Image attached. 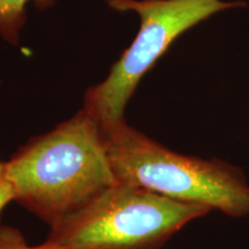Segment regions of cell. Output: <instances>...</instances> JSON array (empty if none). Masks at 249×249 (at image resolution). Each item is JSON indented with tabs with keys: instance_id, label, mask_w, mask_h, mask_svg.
<instances>
[{
	"instance_id": "cell-1",
	"label": "cell",
	"mask_w": 249,
	"mask_h": 249,
	"mask_svg": "<svg viewBox=\"0 0 249 249\" xmlns=\"http://www.w3.org/2000/svg\"><path fill=\"white\" fill-rule=\"evenodd\" d=\"M2 171L14 201L50 227L117 182L101 128L83 108L30 140L2 161Z\"/></svg>"
},
{
	"instance_id": "cell-2",
	"label": "cell",
	"mask_w": 249,
	"mask_h": 249,
	"mask_svg": "<svg viewBox=\"0 0 249 249\" xmlns=\"http://www.w3.org/2000/svg\"><path fill=\"white\" fill-rule=\"evenodd\" d=\"M99 128L117 181L207 205L230 217L249 214V183L239 167L170 150L126 120Z\"/></svg>"
},
{
	"instance_id": "cell-3",
	"label": "cell",
	"mask_w": 249,
	"mask_h": 249,
	"mask_svg": "<svg viewBox=\"0 0 249 249\" xmlns=\"http://www.w3.org/2000/svg\"><path fill=\"white\" fill-rule=\"evenodd\" d=\"M207 205L117 181L82 209L51 226L46 240L68 249H158Z\"/></svg>"
},
{
	"instance_id": "cell-4",
	"label": "cell",
	"mask_w": 249,
	"mask_h": 249,
	"mask_svg": "<svg viewBox=\"0 0 249 249\" xmlns=\"http://www.w3.org/2000/svg\"><path fill=\"white\" fill-rule=\"evenodd\" d=\"M118 12H135L141 18L138 36L111 68L108 76L86 93L83 110L107 127L124 121V108L144 74L186 30L218 12L240 7L224 0H107Z\"/></svg>"
},
{
	"instance_id": "cell-5",
	"label": "cell",
	"mask_w": 249,
	"mask_h": 249,
	"mask_svg": "<svg viewBox=\"0 0 249 249\" xmlns=\"http://www.w3.org/2000/svg\"><path fill=\"white\" fill-rule=\"evenodd\" d=\"M30 1L40 9L48 8L53 0H0V38L17 46L27 21V5Z\"/></svg>"
},
{
	"instance_id": "cell-6",
	"label": "cell",
	"mask_w": 249,
	"mask_h": 249,
	"mask_svg": "<svg viewBox=\"0 0 249 249\" xmlns=\"http://www.w3.org/2000/svg\"><path fill=\"white\" fill-rule=\"evenodd\" d=\"M0 249H68L46 240L43 245L30 246L22 233L9 225H0Z\"/></svg>"
},
{
	"instance_id": "cell-7",
	"label": "cell",
	"mask_w": 249,
	"mask_h": 249,
	"mask_svg": "<svg viewBox=\"0 0 249 249\" xmlns=\"http://www.w3.org/2000/svg\"><path fill=\"white\" fill-rule=\"evenodd\" d=\"M12 201H14L13 191H12L8 180L6 179L1 165V167H0V214Z\"/></svg>"
},
{
	"instance_id": "cell-8",
	"label": "cell",
	"mask_w": 249,
	"mask_h": 249,
	"mask_svg": "<svg viewBox=\"0 0 249 249\" xmlns=\"http://www.w3.org/2000/svg\"><path fill=\"white\" fill-rule=\"evenodd\" d=\"M1 165H2V161H0V167H1Z\"/></svg>"
}]
</instances>
